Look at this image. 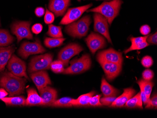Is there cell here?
<instances>
[{
  "label": "cell",
  "instance_id": "obj_12",
  "mask_svg": "<svg viewBox=\"0 0 157 118\" xmlns=\"http://www.w3.org/2000/svg\"><path fill=\"white\" fill-rule=\"evenodd\" d=\"M97 60L122 65L123 57L121 53L110 48L99 52L97 55Z\"/></svg>",
  "mask_w": 157,
  "mask_h": 118
},
{
  "label": "cell",
  "instance_id": "obj_27",
  "mask_svg": "<svg viewBox=\"0 0 157 118\" xmlns=\"http://www.w3.org/2000/svg\"><path fill=\"white\" fill-rule=\"evenodd\" d=\"M66 40L63 38H45L44 41L45 45L48 48H53L61 45Z\"/></svg>",
  "mask_w": 157,
  "mask_h": 118
},
{
  "label": "cell",
  "instance_id": "obj_7",
  "mask_svg": "<svg viewBox=\"0 0 157 118\" xmlns=\"http://www.w3.org/2000/svg\"><path fill=\"white\" fill-rule=\"evenodd\" d=\"M30 25L29 21L16 22L12 25L11 32L16 36L18 43L23 39H33V36L30 29Z\"/></svg>",
  "mask_w": 157,
  "mask_h": 118
},
{
  "label": "cell",
  "instance_id": "obj_36",
  "mask_svg": "<svg viewBox=\"0 0 157 118\" xmlns=\"http://www.w3.org/2000/svg\"><path fill=\"white\" fill-rule=\"evenodd\" d=\"M154 74L153 71L150 69H146L142 74V77L144 80L146 81H151L154 77Z\"/></svg>",
  "mask_w": 157,
  "mask_h": 118
},
{
  "label": "cell",
  "instance_id": "obj_1",
  "mask_svg": "<svg viewBox=\"0 0 157 118\" xmlns=\"http://www.w3.org/2000/svg\"><path fill=\"white\" fill-rule=\"evenodd\" d=\"M25 83V79L17 76L10 72H5L0 74V87L9 92L10 97L24 94Z\"/></svg>",
  "mask_w": 157,
  "mask_h": 118
},
{
  "label": "cell",
  "instance_id": "obj_14",
  "mask_svg": "<svg viewBox=\"0 0 157 118\" xmlns=\"http://www.w3.org/2000/svg\"><path fill=\"white\" fill-rule=\"evenodd\" d=\"M98 61L103 68L107 79L109 81H112L116 78L121 71L122 65L107 62L103 60Z\"/></svg>",
  "mask_w": 157,
  "mask_h": 118
},
{
  "label": "cell",
  "instance_id": "obj_2",
  "mask_svg": "<svg viewBox=\"0 0 157 118\" xmlns=\"http://www.w3.org/2000/svg\"><path fill=\"white\" fill-rule=\"evenodd\" d=\"M122 3V0L105 2L97 7L89 10L87 11L99 13L105 17L108 23L111 25L114 18L119 14Z\"/></svg>",
  "mask_w": 157,
  "mask_h": 118
},
{
  "label": "cell",
  "instance_id": "obj_9",
  "mask_svg": "<svg viewBox=\"0 0 157 118\" xmlns=\"http://www.w3.org/2000/svg\"><path fill=\"white\" fill-rule=\"evenodd\" d=\"M83 48L77 44H70L63 48L59 52V60L62 62L64 66H67L69 62L72 57L80 54Z\"/></svg>",
  "mask_w": 157,
  "mask_h": 118
},
{
  "label": "cell",
  "instance_id": "obj_37",
  "mask_svg": "<svg viewBox=\"0 0 157 118\" xmlns=\"http://www.w3.org/2000/svg\"><path fill=\"white\" fill-rule=\"evenodd\" d=\"M146 108H157V96L156 94L151 97V99L150 98L149 102L146 104Z\"/></svg>",
  "mask_w": 157,
  "mask_h": 118
},
{
  "label": "cell",
  "instance_id": "obj_3",
  "mask_svg": "<svg viewBox=\"0 0 157 118\" xmlns=\"http://www.w3.org/2000/svg\"><path fill=\"white\" fill-rule=\"evenodd\" d=\"M91 23L90 17L85 16L77 21L67 25L65 31L73 37L81 38L87 35Z\"/></svg>",
  "mask_w": 157,
  "mask_h": 118
},
{
  "label": "cell",
  "instance_id": "obj_28",
  "mask_svg": "<svg viewBox=\"0 0 157 118\" xmlns=\"http://www.w3.org/2000/svg\"><path fill=\"white\" fill-rule=\"evenodd\" d=\"M62 29L61 26H56L51 24L48 25V31L47 34L53 38H62L63 35Z\"/></svg>",
  "mask_w": 157,
  "mask_h": 118
},
{
  "label": "cell",
  "instance_id": "obj_23",
  "mask_svg": "<svg viewBox=\"0 0 157 118\" xmlns=\"http://www.w3.org/2000/svg\"><path fill=\"white\" fill-rule=\"evenodd\" d=\"M95 94L94 91H92L87 94L81 95L77 99H73L72 101V105L75 106H89V102Z\"/></svg>",
  "mask_w": 157,
  "mask_h": 118
},
{
  "label": "cell",
  "instance_id": "obj_4",
  "mask_svg": "<svg viewBox=\"0 0 157 118\" xmlns=\"http://www.w3.org/2000/svg\"><path fill=\"white\" fill-rule=\"evenodd\" d=\"M91 65V60L90 55L85 54L79 59H74L70 62V66L64 69L63 74H78L89 70Z\"/></svg>",
  "mask_w": 157,
  "mask_h": 118
},
{
  "label": "cell",
  "instance_id": "obj_17",
  "mask_svg": "<svg viewBox=\"0 0 157 118\" xmlns=\"http://www.w3.org/2000/svg\"><path fill=\"white\" fill-rule=\"evenodd\" d=\"M39 92L43 101L42 106H51L52 104L56 100L58 97L56 90L49 86H47L40 90Z\"/></svg>",
  "mask_w": 157,
  "mask_h": 118
},
{
  "label": "cell",
  "instance_id": "obj_16",
  "mask_svg": "<svg viewBox=\"0 0 157 118\" xmlns=\"http://www.w3.org/2000/svg\"><path fill=\"white\" fill-rule=\"evenodd\" d=\"M71 0H50L48 8L56 17L62 16L70 5Z\"/></svg>",
  "mask_w": 157,
  "mask_h": 118
},
{
  "label": "cell",
  "instance_id": "obj_21",
  "mask_svg": "<svg viewBox=\"0 0 157 118\" xmlns=\"http://www.w3.org/2000/svg\"><path fill=\"white\" fill-rule=\"evenodd\" d=\"M27 97L26 99L25 105L35 106L43 105V101L40 96L38 94L36 90L33 88H30L27 90Z\"/></svg>",
  "mask_w": 157,
  "mask_h": 118
},
{
  "label": "cell",
  "instance_id": "obj_15",
  "mask_svg": "<svg viewBox=\"0 0 157 118\" xmlns=\"http://www.w3.org/2000/svg\"><path fill=\"white\" fill-rule=\"evenodd\" d=\"M30 77L39 91L48 85L52 84L48 74L45 71H40L31 73Z\"/></svg>",
  "mask_w": 157,
  "mask_h": 118
},
{
  "label": "cell",
  "instance_id": "obj_5",
  "mask_svg": "<svg viewBox=\"0 0 157 118\" xmlns=\"http://www.w3.org/2000/svg\"><path fill=\"white\" fill-rule=\"evenodd\" d=\"M52 59L53 55L51 53L45 54L33 57L29 64L28 72L33 73L49 69L51 68Z\"/></svg>",
  "mask_w": 157,
  "mask_h": 118
},
{
  "label": "cell",
  "instance_id": "obj_29",
  "mask_svg": "<svg viewBox=\"0 0 157 118\" xmlns=\"http://www.w3.org/2000/svg\"><path fill=\"white\" fill-rule=\"evenodd\" d=\"M73 98L65 97L60 98L59 100H56L52 104L51 106L53 107H70L73 106L72 104V101Z\"/></svg>",
  "mask_w": 157,
  "mask_h": 118
},
{
  "label": "cell",
  "instance_id": "obj_45",
  "mask_svg": "<svg viewBox=\"0 0 157 118\" xmlns=\"http://www.w3.org/2000/svg\"><path fill=\"white\" fill-rule=\"evenodd\" d=\"M96 1H100V0H96ZM104 1H106V0H104Z\"/></svg>",
  "mask_w": 157,
  "mask_h": 118
},
{
  "label": "cell",
  "instance_id": "obj_31",
  "mask_svg": "<svg viewBox=\"0 0 157 118\" xmlns=\"http://www.w3.org/2000/svg\"><path fill=\"white\" fill-rule=\"evenodd\" d=\"M64 65L60 60H56L52 62L51 65V68L54 73L56 74L62 73L64 71Z\"/></svg>",
  "mask_w": 157,
  "mask_h": 118
},
{
  "label": "cell",
  "instance_id": "obj_18",
  "mask_svg": "<svg viewBox=\"0 0 157 118\" xmlns=\"http://www.w3.org/2000/svg\"><path fill=\"white\" fill-rule=\"evenodd\" d=\"M136 90L132 88L124 89L122 95L117 97L115 101L111 104V107H122L125 105L128 100L130 99L136 94Z\"/></svg>",
  "mask_w": 157,
  "mask_h": 118
},
{
  "label": "cell",
  "instance_id": "obj_24",
  "mask_svg": "<svg viewBox=\"0 0 157 118\" xmlns=\"http://www.w3.org/2000/svg\"><path fill=\"white\" fill-rule=\"evenodd\" d=\"M101 90L104 97H116L118 95V90L110 85L104 78L101 82Z\"/></svg>",
  "mask_w": 157,
  "mask_h": 118
},
{
  "label": "cell",
  "instance_id": "obj_10",
  "mask_svg": "<svg viewBox=\"0 0 157 118\" xmlns=\"http://www.w3.org/2000/svg\"><path fill=\"white\" fill-rule=\"evenodd\" d=\"M92 5V3H90L81 7L69 9L62 19L60 24L68 25L75 21L81 17L85 11H87Z\"/></svg>",
  "mask_w": 157,
  "mask_h": 118
},
{
  "label": "cell",
  "instance_id": "obj_41",
  "mask_svg": "<svg viewBox=\"0 0 157 118\" xmlns=\"http://www.w3.org/2000/svg\"><path fill=\"white\" fill-rule=\"evenodd\" d=\"M141 90V92H140V94H141V99H142V102L144 103V105H146L149 102L150 98H148L145 94V92L144 91L143 89L141 86H139Z\"/></svg>",
  "mask_w": 157,
  "mask_h": 118
},
{
  "label": "cell",
  "instance_id": "obj_13",
  "mask_svg": "<svg viewBox=\"0 0 157 118\" xmlns=\"http://www.w3.org/2000/svg\"><path fill=\"white\" fill-rule=\"evenodd\" d=\"M85 41L93 54H95L98 50L104 48L106 44L105 39L104 37L93 32L86 38Z\"/></svg>",
  "mask_w": 157,
  "mask_h": 118
},
{
  "label": "cell",
  "instance_id": "obj_30",
  "mask_svg": "<svg viewBox=\"0 0 157 118\" xmlns=\"http://www.w3.org/2000/svg\"><path fill=\"white\" fill-rule=\"evenodd\" d=\"M137 83L139 86H141L143 88L147 97L148 98H150L151 91H152V88L154 86L153 83L151 81H146V80L143 79V80L138 81Z\"/></svg>",
  "mask_w": 157,
  "mask_h": 118
},
{
  "label": "cell",
  "instance_id": "obj_34",
  "mask_svg": "<svg viewBox=\"0 0 157 118\" xmlns=\"http://www.w3.org/2000/svg\"><path fill=\"white\" fill-rule=\"evenodd\" d=\"M116 98L117 97H112V96L104 97L103 98L100 99V101L102 104V105L110 106L111 105V104L115 101Z\"/></svg>",
  "mask_w": 157,
  "mask_h": 118
},
{
  "label": "cell",
  "instance_id": "obj_25",
  "mask_svg": "<svg viewBox=\"0 0 157 118\" xmlns=\"http://www.w3.org/2000/svg\"><path fill=\"white\" fill-rule=\"evenodd\" d=\"M14 40V38L11 36L8 31L0 29V47L10 45L13 43Z\"/></svg>",
  "mask_w": 157,
  "mask_h": 118
},
{
  "label": "cell",
  "instance_id": "obj_26",
  "mask_svg": "<svg viewBox=\"0 0 157 118\" xmlns=\"http://www.w3.org/2000/svg\"><path fill=\"white\" fill-rule=\"evenodd\" d=\"M125 106L128 108H143V102L141 99L140 93H137L134 97H132L125 104Z\"/></svg>",
  "mask_w": 157,
  "mask_h": 118
},
{
  "label": "cell",
  "instance_id": "obj_46",
  "mask_svg": "<svg viewBox=\"0 0 157 118\" xmlns=\"http://www.w3.org/2000/svg\"><path fill=\"white\" fill-rule=\"evenodd\" d=\"M0 25H1V24H0Z\"/></svg>",
  "mask_w": 157,
  "mask_h": 118
},
{
  "label": "cell",
  "instance_id": "obj_11",
  "mask_svg": "<svg viewBox=\"0 0 157 118\" xmlns=\"http://www.w3.org/2000/svg\"><path fill=\"white\" fill-rule=\"evenodd\" d=\"M94 31L102 34L107 39L109 43L112 44L106 18L99 13H96L94 15Z\"/></svg>",
  "mask_w": 157,
  "mask_h": 118
},
{
  "label": "cell",
  "instance_id": "obj_42",
  "mask_svg": "<svg viewBox=\"0 0 157 118\" xmlns=\"http://www.w3.org/2000/svg\"><path fill=\"white\" fill-rule=\"evenodd\" d=\"M45 10L44 8L39 7L36 8L35 10V14L38 17H41L43 16L45 14Z\"/></svg>",
  "mask_w": 157,
  "mask_h": 118
},
{
  "label": "cell",
  "instance_id": "obj_43",
  "mask_svg": "<svg viewBox=\"0 0 157 118\" xmlns=\"http://www.w3.org/2000/svg\"><path fill=\"white\" fill-rule=\"evenodd\" d=\"M8 95V92L6 90L3 89H0V99H2L3 97H5L6 96Z\"/></svg>",
  "mask_w": 157,
  "mask_h": 118
},
{
  "label": "cell",
  "instance_id": "obj_32",
  "mask_svg": "<svg viewBox=\"0 0 157 118\" xmlns=\"http://www.w3.org/2000/svg\"><path fill=\"white\" fill-rule=\"evenodd\" d=\"M55 19V16L52 12H50L47 9H46L45 14L44 18V22L47 24H51L53 22Z\"/></svg>",
  "mask_w": 157,
  "mask_h": 118
},
{
  "label": "cell",
  "instance_id": "obj_33",
  "mask_svg": "<svg viewBox=\"0 0 157 118\" xmlns=\"http://www.w3.org/2000/svg\"><path fill=\"white\" fill-rule=\"evenodd\" d=\"M101 97V95H96L94 97L93 96L89 102V106L90 105L92 106H102L103 105L100 101Z\"/></svg>",
  "mask_w": 157,
  "mask_h": 118
},
{
  "label": "cell",
  "instance_id": "obj_20",
  "mask_svg": "<svg viewBox=\"0 0 157 118\" xmlns=\"http://www.w3.org/2000/svg\"><path fill=\"white\" fill-rule=\"evenodd\" d=\"M149 35L144 37H131L130 41L131 45L129 48L124 51L125 54L131 51L135 50H140L147 47L149 45V44L146 41L147 37Z\"/></svg>",
  "mask_w": 157,
  "mask_h": 118
},
{
  "label": "cell",
  "instance_id": "obj_19",
  "mask_svg": "<svg viewBox=\"0 0 157 118\" xmlns=\"http://www.w3.org/2000/svg\"><path fill=\"white\" fill-rule=\"evenodd\" d=\"M16 48L14 45L7 47H0V72H2L8 63Z\"/></svg>",
  "mask_w": 157,
  "mask_h": 118
},
{
  "label": "cell",
  "instance_id": "obj_38",
  "mask_svg": "<svg viewBox=\"0 0 157 118\" xmlns=\"http://www.w3.org/2000/svg\"><path fill=\"white\" fill-rule=\"evenodd\" d=\"M151 30V27L147 25H142L140 29L141 34L145 36L149 35V33H150Z\"/></svg>",
  "mask_w": 157,
  "mask_h": 118
},
{
  "label": "cell",
  "instance_id": "obj_35",
  "mask_svg": "<svg viewBox=\"0 0 157 118\" xmlns=\"http://www.w3.org/2000/svg\"><path fill=\"white\" fill-rule=\"evenodd\" d=\"M141 63L143 66L145 68H149L153 65V61L152 58L149 55L144 57L141 60Z\"/></svg>",
  "mask_w": 157,
  "mask_h": 118
},
{
  "label": "cell",
  "instance_id": "obj_39",
  "mask_svg": "<svg viewBox=\"0 0 157 118\" xmlns=\"http://www.w3.org/2000/svg\"><path fill=\"white\" fill-rule=\"evenodd\" d=\"M42 29H43V27L42 25L39 23L35 24L32 26V31L33 33L38 34L41 32Z\"/></svg>",
  "mask_w": 157,
  "mask_h": 118
},
{
  "label": "cell",
  "instance_id": "obj_40",
  "mask_svg": "<svg viewBox=\"0 0 157 118\" xmlns=\"http://www.w3.org/2000/svg\"><path fill=\"white\" fill-rule=\"evenodd\" d=\"M157 33L155 32L151 36H148L147 37L146 41L148 44H157Z\"/></svg>",
  "mask_w": 157,
  "mask_h": 118
},
{
  "label": "cell",
  "instance_id": "obj_8",
  "mask_svg": "<svg viewBox=\"0 0 157 118\" xmlns=\"http://www.w3.org/2000/svg\"><path fill=\"white\" fill-rule=\"evenodd\" d=\"M7 68L9 71L15 75L19 77H25L28 79L26 73L25 62L20 59L15 55H12L9 60Z\"/></svg>",
  "mask_w": 157,
  "mask_h": 118
},
{
  "label": "cell",
  "instance_id": "obj_22",
  "mask_svg": "<svg viewBox=\"0 0 157 118\" xmlns=\"http://www.w3.org/2000/svg\"><path fill=\"white\" fill-rule=\"evenodd\" d=\"M2 100L7 106H25L26 99L23 96L3 97Z\"/></svg>",
  "mask_w": 157,
  "mask_h": 118
},
{
  "label": "cell",
  "instance_id": "obj_6",
  "mask_svg": "<svg viewBox=\"0 0 157 118\" xmlns=\"http://www.w3.org/2000/svg\"><path fill=\"white\" fill-rule=\"evenodd\" d=\"M46 50L41 44L40 40L36 39L34 42L24 41L18 51V54L22 58L26 59L31 55L44 53Z\"/></svg>",
  "mask_w": 157,
  "mask_h": 118
},
{
  "label": "cell",
  "instance_id": "obj_44",
  "mask_svg": "<svg viewBox=\"0 0 157 118\" xmlns=\"http://www.w3.org/2000/svg\"><path fill=\"white\" fill-rule=\"evenodd\" d=\"M77 1L78 2H81V0H77Z\"/></svg>",
  "mask_w": 157,
  "mask_h": 118
}]
</instances>
